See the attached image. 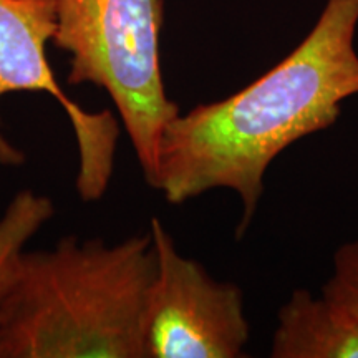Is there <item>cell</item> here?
Here are the masks:
<instances>
[{"mask_svg": "<svg viewBox=\"0 0 358 358\" xmlns=\"http://www.w3.org/2000/svg\"><path fill=\"white\" fill-rule=\"evenodd\" d=\"M150 231L24 252L0 302V358H146Z\"/></svg>", "mask_w": 358, "mask_h": 358, "instance_id": "cell-2", "label": "cell"}, {"mask_svg": "<svg viewBox=\"0 0 358 358\" xmlns=\"http://www.w3.org/2000/svg\"><path fill=\"white\" fill-rule=\"evenodd\" d=\"M161 0H57L53 43L70 55L69 85L105 90L150 185L161 133L181 113L161 71Z\"/></svg>", "mask_w": 358, "mask_h": 358, "instance_id": "cell-3", "label": "cell"}, {"mask_svg": "<svg viewBox=\"0 0 358 358\" xmlns=\"http://www.w3.org/2000/svg\"><path fill=\"white\" fill-rule=\"evenodd\" d=\"M322 294L340 303L358 322V241L343 243L334 252L332 274Z\"/></svg>", "mask_w": 358, "mask_h": 358, "instance_id": "cell-8", "label": "cell"}, {"mask_svg": "<svg viewBox=\"0 0 358 358\" xmlns=\"http://www.w3.org/2000/svg\"><path fill=\"white\" fill-rule=\"evenodd\" d=\"M272 358H358V322L324 294L295 289L272 335Z\"/></svg>", "mask_w": 358, "mask_h": 358, "instance_id": "cell-6", "label": "cell"}, {"mask_svg": "<svg viewBox=\"0 0 358 358\" xmlns=\"http://www.w3.org/2000/svg\"><path fill=\"white\" fill-rule=\"evenodd\" d=\"M55 30L57 0H0V100L7 93L40 92L60 103L77 138V191L83 201H96L113 174L120 127L110 111L90 113L66 96L45 53ZM24 163V151L3 136L0 122V164Z\"/></svg>", "mask_w": 358, "mask_h": 358, "instance_id": "cell-5", "label": "cell"}, {"mask_svg": "<svg viewBox=\"0 0 358 358\" xmlns=\"http://www.w3.org/2000/svg\"><path fill=\"white\" fill-rule=\"evenodd\" d=\"M155 277L146 306V358H241L250 327L243 289L179 254L158 217L150 222Z\"/></svg>", "mask_w": 358, "mask_h": 358, "instance_id": "cell-4", "label": "cell"}, {"mask_svg": "<svg viewBox=\"0 0 358 358\" xmlns=\"http://www.w3.org/2000/svg\"><path fill=\"white\" fill-rule=\"evenodd\" d=\"M55 214L52 199L25 189L17 192L0 217V302L15 279L25 244Z\"/></svg>", "mask_w": 358, "mask_h": 358, "instance_id": "cell-7", "label": "cell"}, {"mask_svg": "<svg viewBox=\"0 0 358 358\" xmlns=\"http://www.w3.org/2000/svg\"><path fill=\"white\" fill-rule=\"evenodd\" d=\"M357 25L358 0H327L310 34L274 69L234 95L179 113L161 133L150 186L174 206L213 189L236 192L243 237L272 161L334 127L342 103L358 95Z\"/></svg>", "mask_w": 358, "mask_h": 358, "instance_id": "cell-1", "label": "cell"}]
</instances>
